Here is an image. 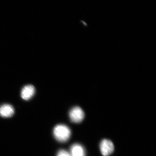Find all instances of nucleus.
Instances as JSON below:
<instances>
[{
  "mask_svg": "<svg viewBox=\"0 0 156 156\" xmlns=\"http://www.w3.org/2000/svg\"><path fill=\"white\" fill-rule=\"evenodd\" d=\"M53 133L56 140L60 142H65L69 139L71 131L67 126L58 125L54 128Z\"/></svg>",
  "mask_w": 156,
  "mask_h": 156,
  "instance_id": "nucleus-1",
  "label": "nucleus"
},
{
  "mask_svg": "<svg viewBox=\"0 0 156 156\" xmlns=\"http://www.w3.org/2000/svg\"><path fill=\"white\" fill-rule=\"evenodd\" d=\"M71 156H85V151L83 147L80 144H73L70 148Z\"/></svg>",
  "mask_w": 156,
  "mask_h": 156,
  "instance_id": "nucleus-6",
  "label": "nucleus"
},
{
  "mask_svg": "<svg viewBox=\"0 0 156 156\" xmlns=\"http://www.w3.org/2000/svg\"><path fill=\"white\" fill-rule=\"evenodd\" d=\"M100 149L102 155L108 156L113 152L114 146L111 140L104 139L101 142Z\"/></svg>",
  "mask_w": 156,
  "mask_h": 156,
  "instance_id": "nucleus-3",
  "label": "nucleus"
},
{
  "mask_svg": "<svg viewBox=\"0 0 156 156\" xmlns=\"http://www.w3.org/2000/svg\"><path fill=\"white\" fill-rule=\"evenodd\" d=\"M56 156H71V155L70 153L67 151L62 150L58 152Z\"/></svg>",
  "mask_w": 156,
  "mask_h": 156,
  "instance_id": "nucleus-7",
  "label": "nucleus"
},
{
  "mask_svg": "<svg viewBox=\"0 0 156 156\" xmlns=\"http://www.w3.org/2000/svg\"><path fill=\"white\" fill-rule=\"evenodd\" d=\"M14 109L10 105L5 104L0 106V116L3 118H9L13 115Z\"/></svg>",
  "mask_w": 156,
  "mask_h": 156,
  "instance_id": "nucleus-5",
  "label": "nucleus"
},
{
  "mask_svg": "<svg viewBox=\"0 0 156 156\" xmlns=\"http://www.w3.org/2000/svg\"><path fill=\"white\" fill-rule=\"evenodd\" d=\"M70 119L73 122L79 123L83 120L85 113L80 107L76 106L71 109L69 112Z\"/></svg>",
  "mask_w": 156,
  "mask_h": 156,
  "instance_id": "nucleus-2",
  "label": "nucleus"
},
{
  "mask_svg": "<svg viewBox=\"0 0 156 156\" xmlns=\"http://www.w3.org/2000/svg\"><path fill=\"white\" fill-rule=\"evenodd\" d=\"M35 90L34 87L32 85L25 86L23 88L21 91V97L24 100H29L34 94Z\"/></svg>",
  "mask_w": 156,
  "mask_h": 156,
  "instance_id": "nucleus-4",
  "label": "nucleus"
}]
</instances>
